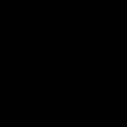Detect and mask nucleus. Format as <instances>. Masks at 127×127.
Listing matches in <instances>:
<instances>
[]
</instances>
